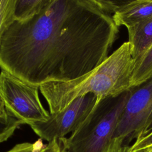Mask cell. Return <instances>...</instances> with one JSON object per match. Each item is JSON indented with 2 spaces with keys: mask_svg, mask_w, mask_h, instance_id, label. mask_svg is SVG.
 <instances>
[{
  "mask_svg": "<svg viewBox=\"0 0 152 152\" xmlns=\"http://www.w3.org/2000/svg\"><path fill=\"white\" fill-rule=\"evenodd\" d=\"M118 2L49 0L32 18L14 21L0 45V68L29 84L68 81L108 56L119 32Z\"/></svg>",
  "mask_w": 152,
  "mask_h": 152,
  "instance_id": "1",
  "label": "cell"
},
{
  "mask_svg": "<svg viewBox=\"0 0 152 152\" xmlns=\"http://www.w3.org/2000/svg\"><path fill=\"white\" fill-rule=\"evenodd\" d=\"M134 66L135 60L127 41L88 73L68 81L45 83L39 90L51 114L62 110L76 98L88 94L96 97L98 104L132 89Z\"/></svg>",
  "mask_w": 152,
  "mask_h": 152,
  "instance_id": "2",
  "label": "cell"
},
{
  "mask_svg": "<svg viewBox=\"0 0 152 152\" xmlns=\"http://www.w3.org/2000/svg\"><path fill=\"white\" fill-rule=\"evenodd\" d=\"M131 90L116 97L112 105L108 103L109 99L97 104L69 137L64 138L67 151L103 152L113 138L118 121Z\"/></svg>",
  "mask_w": 152,
  "mask_h": 152,
  "instance_id": "3",
  "label": "cell"
},
{
  "mask_svg": "<svg viewBox=\"0 0 152 152\" xmlns=\"http://www.w3.org/2000/svg\"><path fill=\"white\" fill-rule=\"evenodd\" d=\"M39 88L1 69L0 93L6 110L24 124L46 121L50 116L40 101Z\"/></svg>",
  "mask_w": 152,
  "mask_h": 152,
  "instance_id": "4",
  "label": "cell"
},
{
  "mask_svg": "<svg viewBox=\"0 0 152 152\" xmlns=\"http://www.w3.org/2000/svg\"><path fill=\"white\" fill-rule=\"evenodd\" d=\"M152 129V78L131 90L113 138H124L126 145Z\"/></svg>",
  "mask_w": 152,
  "mask_h": 152,
  "instance_id": "5",
  "label": "cell"
},
{
  "mask_svg": "<svg viewBox=\"0 0 152 152\" xmlns=\"http://www.w3.org/2000/svg\"><path fill=\"white\" fill-rule=\"evenodd\" d=\"M96 97L88 94L76 98L64 109L50 113L46 121L37 122L28 125L42 140L48 142L65 137L75 131L86 119L97 105Z\"/></svg>",
  "mask_w": 152,
  "mask_h": 152,
  "instance_id": "6",
  "label": "cell"
},
{
  "mask_svg": "<svg viewBox=\"0 0 152 152\" xmlns=\"http://www.w3.org/2000/svg\"><path fill=\"white\" fill-rule=\"evenodd\" d=\"M112 16L118 27L127 28L152 16V0L119 2Z\"/></svg>",
  "mask_w": 152,
  "mask_h": 152,
  "instance_id": "7",
  "label": "cell"
},
{
  "mask_svg": "<svg viewBox=\"0 0 152 152\" xmlns=\"http://www.w3.org/2000/svg\"><path fill=\"white\" fill-rule=\"evenodd\" d=\"M133 58L137 61L152 46V16L127 28Z\"/></svg>",
  "mask_w": 152,
  "mask_h": 152,
  "instance_id": "8",
  "label": "cell"
},
{
  "mask_svg": "<svg viewBox=\"0 0 152 152\" xmlns=\"http://www.w3.org/2000/svg\"><path fill=\"white\" fill-rule=\"evenodd\" d=\"M152 78V46L135 62L132 76V88Z\"/></svg>",
  "mask_w": 152,
  "mask_h": 152,
  "instance_id": "9",
  "label": "cell"
},
{
  "mask_svg": "<svg viewBox=\"0 0 152 152\" xmlns=\"http://www.w3.org/2000/svg\"><path fill=\"white\" fill-rule=\"evenodd\" d=\"M49 0H15V21H26L37 14Z\"/></svg>",
  "mask_w": 152,
  "mask_h": 152,
  "instance_id": "10",
  "label": "cell"
},
{
  "mask_svg": "<svg viewBox=\"0 0 152 152\" xmlns=\"http://www.w3.org/2000/svg\"><path fill=\"white\" fill-rule=\"evenodd\" d=\"M15 0H1L0 3V45L6 30L15 21Z\"/></svg>",
  "mask_w": 152,
  "mask_h": 152,
  "instance_id": "11",
  "label": "cell"
},
{
  "mask_svg": "<svg viewBox=\"0 0 152 152\" xmlns=\"http://www.w3.org/2000/svg\"><path fill=\"white\" fill-rule=\"evenodd\" d=\"M23 122L12 117L8 122H0V143L7 141Z\"/></svg>",
  "mask_w": 152,
  "mask_h": 152,
  "instance_id": "12",
  "label": "cell"
},
{
  "mask_svg": "<svg viewBox=\"0 0 152 152\" xmlns=\"http://www.w3.org/2000/svg\"><path fill=\"white\" fill-rule=\"evenodd\" d=\"M44 146L42 140L40 138L33 143L24 142L15 144L5 152H40Z\"/></svg>",
  "mask_w": 152,
  "mask_h": 152,
  "instance_id": "13",
  "label": "cell"
},
{
  "mask_svg": "<svg viewBox=\"0 0 152 152\" xmlns=\"http://www.w3.org/2000/svg\"><path fill=\"white\" fill-rule=\"evenodd\" d=\"M130 145H126L124 138H113L106 147L103 152H128Z\"/></svg>",
  "mask_w": 152,
  "mask_h": 152,
  "instance_id": "14",
  "label": "cell"
},
{
  "mask_svg": "<svg viewBox=\"0 0 152 152\" xmlns=\"http://www.w3.org/2000/svg\"><path fill=\"white\" fill-rule=\"evenodd\" d=\"M64 138L56 139L48 142L45 145L40 152H68L65 146Z\"/></svg>",
  "mask_w": 152,
  "mask_h": 152,
  "instance_id": "15",
  "label": "cell"
},
{
  "mask_svg": "<svg viewBox=\"0 0 152 152\" xmlns=\"http://www.w3.org/2000/svg\"><path fill=\"white\" fill-rule=\"evenodd\" d=\"M12 118V116H10L6 110L2 96L0 93V122L4 123L8 122Z\"/></svg>",
  "mask_w": 152,
  "mask_h": 152,
  "instance_id": "16",
  "label": "cell"
},
{
  "mask_svg": "<svg viewBox=\"0 0 152 152\" xmlns=\"http://www.w3.org/2000/svg\"><path fill=\"white\" fill-rule=\"evenodd\" d=\"M135 152H152V144L147 145L145 147L140 149Z\"/></svg>",
  "mask_w": 152,
  "mask_h": 152,
  "instance_id": "17",
  "label": "cell"
},
{
  "mask_svg": "<svg viewBox=\"0 0 152 152\" xmlns=\"http://www.w3.org/2000/svg\"><path fill=\"white\" fill-rule=\"evenodd\" d=\"M1 0H0V3H1Z\"/></svg>",
  "mask_w": 152,
  "mask_h": 152,
  "instance_id": "18",
  "label": "cell"
},
{
  "mask_svg": "<svg viewBox=\"0 0 152 152\" xmlns=\"http://www.w3.org/2000/svg\"><path fill=\"white\" fill-rule=\"evenodd\" d=\"M128 152H129V151H128Z\"/></svg>",
  "mask_w": 152,
  "mask_h": 152,
  "instance_id": "19",
  "label": "cell"
}]
</instances>
